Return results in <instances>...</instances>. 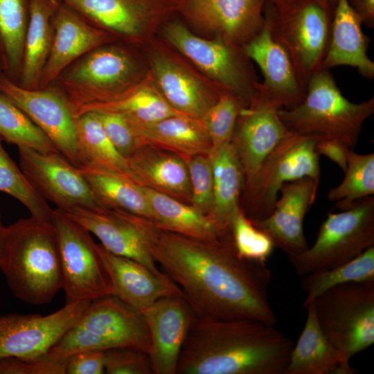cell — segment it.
Listing matches in <instances>:
<instances>
[{"label":"cell","mask_w":374,"mask_h":374,"mask_svg":"<svg viewBox=\"0 0 374 374\" xmlns=\"http://www.w3.org/2000/svg\"><path fill=\"white\" fill-rule=\"evenodd\" d=\"M151 254L195 315L276 324L268 299L271 271L238 255L230 229L212 240L161 230Z\"/></svg>","instance_id":"1"},{"label":"cell","mask_w":374,"mask_h":374,"mask_svg":"<svg viewBox=\"0 0 374 374\" xmlns=\"http://www.w3.org/2000/svg\"><path fill=\"white\" fill-rule=\"evenodd\" d=\"M293 346L273 325L195 315L176 374H284Z\"/></svg>","instance_id":"2"},{"label":"cell","mask_w":374,"mask_h":374,"mask_svg":"<svg viewBox=\"0 0 374 374\" xmlns=\"http://www.w3.org/2000/svg\"><path fill=\"white\" fill-rule=\"evenodd\" d=\"M0 269L15 297L32 305L50 303L62 289L56 229L30 216L6 228Z\"/></svg>","instance_id":"3"},{"label":"cell","mask_w":374,"mask_h":374,"mask_svg":"<svg viewBox=\"0 0 374 374\" xmlns=\"http://www.w3.org/2000/svg\"><path fill=\"white\" fill-rule=\"evenodd\" d=\"M278 113L292 134L315 141L337 140L353 149L364 123L374 113V98L360 103L350 102L329 69L322 67L309 80L302 102Z\"/></svg>","instance_id":"4"},{"label":"cell","mask_w":374,"mask_h":374,"mask_svg":"<svg viewBox=\"0 0 374 374\" xmlns=\"http://www.w3.org/2000/svg\"><path fill=\"white\" fill-rule=\"evenodd\" d=\"M312 303L323 332L350 366V359L374 343V281L336 286Z\"/></svg>","instance_id":"5"},{"label":"cell","mask_w":374,"mask_h":374,"mask_svg":"<svg viewBox=\"0 0 374 374\" xmlns=\"http://www.w3.org/2000/svg\"><path fill=\"white\" fill-rule=\"evenodd\" d=\"M264 16L272 36L289 55L306 89L312 75L322 68L332 15L317 0H297L280 8L268 1Z\"/></svg>","instance_id":"6"},{"label":"cell","mask_w":374,"mask_h":374,"mask_svg":"<svg viewBox=\"0 0 374 374\" xmlns=\"http://www.w3.org/2000/svg\"><path fill=\"white\" fill-rule=\"evenodd\" d=\"M374 246V197L356 202L350 208L330 213L314 243L288 260L297 275L326 270L353 259Z\"/></svg>","instance_id":"7"},{"label":"cell","mask_w":374,"mask_h":374,"mask_svg":"<svg viewBox=\"0 0 374 374\" xmlns=\"http://www.w3.org/2000/svg\"><path fill=\"white\" fill-rule=\"evenodd\" d=\"M163 33L169 43L211 78L222 91L233 95L246 107L256 98L260 82L242 48L220 37H199L178 21L166 24Z\"/></svg>","instance_id":"8"},{"label":"cell","mask_w":374,"mask_h":374,"mask_svg":"<svg viewBox=\"0 0 374 374\" xmlns=\"http://www.w3.org/2000/svg\"><path fill=\"white\" fill-rule=\"evenodd\" d=\"M315 140L291 134L265 159L256 173L245 181L241 207L251 220H260L274 210L279 192L287 182L303 177L320 179L321 169Z\"/></svg>","instance_id":"9"},{"label":"cell","mask_w":374,"mask_h":374,"mask_svg":"<svg viewBox=\"0 0 374 374\" xmlns=\"http://www.w3.org/2000/svg\"><path fill=\"white\" fill-rule=\"evenodd\" d=\"M51 222L58 239L66 303L112 295L111 281L91 233L57 208Z\"/></svg>","instance_id":"10"},{"label":"cell","mask_w":374,"mask_h":374,"mask_svg":"<svg viewBox=\"0 0 374 374\" xmlns=\"http://www.w3.org/2000/svg\"><path fill=\"white\" fill-rule=\"evenodd\" d=\"M65 213L96 235L107 251L134 260L156 274L166 275L151 254L161 231L154 221L118 208H79Z\"/></svg>","instance_id":"11"},{"label":"cell","mask_w":374,"mask_h":374,"mask_svg":"<svg viewBox=\"0 0 374 374\" xmlns=\"http://www.w3.org/2000/svg\"><path fill=\"white\" fill-rule=\"evenodd\" d=\"M0 92L48 136L75 166H83L77 134V116L69 98L53 88L30 89L0 74Z\"/></svg>","instance_id":"12"},{"label":"cell","mask_w":374,"mask_h":374,"mask_svg":"<svg viewBox=\"0 0 374 374\" xmlns=\"http://www.w3.org/2000/svg\"><path fill=\"white\" fill-rule=\"evenodd\" d=\"M17 149L21 170L46 201L65 213L79 208H103L79 168L62 154L27 147Z\"/></svg>","instance_id":"13"},{"label":"cell","mask_w":374,"mask_h":374,"mask_svg":"<svg viewBox=\"0 0 374 374\" xmlns=\"http://www.w3.org/2000/svg\"><path fill=\"white\" fill-rule=\"evenodd\" d=\"M91 301L66 303L47 315H0V358L41 357L80 319Z\"/></svg>","instance_id":"14"},{"label":"cell","mask_w":374,"mask_h":374,"mask_svg":"<svg viewBox=\"0 0 374 374\" xmlns=\"http://www.w3.org/2000/svg\"><path fill=\"white\" fill-rule=\"evenodd\" d=\"M136 71L132 59L121 48L98 46L86 53L62 73L64 83L71 87L73 110L128 89Z\"/></svg>","instance_id":"15"},{"label":"cell","mask_w":374,"mask_h":374,"mask_svg":"<svg viewBox=\"0 0 374 374\" xmlns=\"http://www.w3.org/2000/svg\"><path fill=\"white\" fill-rule=\"evenodd\" d=\"M268 0H179L192 22L226 42L243 46L265 25Z\"/></svg>","instance_id":"16"},{"label":"cell","mask_w":374,"mask_h":374,"mask_svg":"<svg viewBox=\"0 0 374 374\" xmlns=\"http://www.w3.org/2000/svg\"><path fill=\"white\" fill-rule=\"evenodd\" d=\"M149 332L153 374H176L179 355L195 314L183 295L154 302L141 312Z\"/></svg>","instance_id":"17"},{"label":"cell","mask_w":374,"mask_h":374,"mask_svg":"<svg viewBox=\"0 0 374 374\" xmlns=\"http://www.w3.org/2000/svg\"><path fill=\"white\" fill-rule=\"evenodd\" d=\"M242 50L262 74L263 81L258 85L259 95L278 109H290L302 102L306 89L289 55L272 36L266 22Z\"/></svg>","instance_id":"18"},{"label":"cell","mask_w":374,"mask_h":374,"mask_svg":"<svg viewBox=\"0 0 374 374\" xmlns=\"http://www.w3.org/2000/svg\"><path fill=\"white\" fill-rule=\"evenodd\" d=\"M278 107L260 95L239 114L231 143L240 161L245 181L265 159L292 133L280 120Z\"/></svg>","instance_id":"19"},{"label":"cell","mask_w":374,"mask_h":374,"mask_svg":"<svg viewBox=\"0 0 374 374\" xmlns=\"http://www.w3.org/2000/svg\"><path fill=\"white\" fill-rule=\"evenodd\" d=\"M319 180L303 177L285 183L271 214L260 220H251L271 239L275 247L287 256L301 253L308 248L303 220L315 201Z\"/></svg>","instance_id":"20"},{"label":"cell","mask_w":374,"mask_h":374,"mask_svg":"<svg viewBox=\"0 0 374 374\" xmlns=\"http://www.w3.org/2000/svg\"><path fill=\"white\" fill-rule=\"evenodd\" d=\"M84 18L118 34L137 37L178 9L172 0H58Z\"/></svg>","instance_id":"21"},{"label":"cell","mask_w":374,"mask_h":374,"mask_svg":"<svg viewBox=\"0 0 374 374\" xmlns=\"http://www.w3.org/2000/svg\"><path fill=\"white\" fill-rule=\"evenodd\" d=\"M97 249L111 281L112 295L139 312L162 298L183 295L166 275L156 274L134 260L110 253L100 244Z\"/></svg>","instance_id":"22"},{"label":"cell","mask_w":374,"mask_h":374,"mask_svg":"<svg viewBox=\"0 0 374 374\" xmlns=\"http://www.w3.org/2000/svg\"><path fill=\"white\" fill-rule=\"evenodd\" d=\"M52 23L53 38L51 51L42 71L40 85L54 81L75 60L107 40V35L89 25L74 10L58 1Z\"/></svg>","instance_id":"23"},{"label":"cell","mask_w":374,"mask_h":374,"mask_svg":"<svg viewBox=\"0 0 374 374\" xmlns=\"http://www.w3.org/2000/svg\"><path fill=\"white\" fill-rule=\"evenodd\" d=\"M77 325L103 338L112 348L149 353L150 335L142 314L113 295L91 301Z\"/></svg>","instance_id":"24"},{"label":"cell","mask_w":374,"mask_h":374,"mask_svg":"<svg viewBox=\"0 0 374 374\" xmlns=\"http://www.w3.org/2000/svg\"><path fill=\"white\" fill-rule=\"evenodd\" d=\"M127 160L132 177L139 185L191 204L188 167L181 157L143 145Z\"/></svg>","instance_id":"25"},{"label":"cell","mask_w":374,"mask_h":374,"mask_svg":"<svg viewBox=\"0 0 374 374\" xmlns=\"http://www.w3.org/2000/svg\"><path fill=\"white\" fill-rule=\"evenodd\" d=\"M151 66L159 93L174 109L188 117L202 119L223 93L204 86L189 71L162 53L152 56Z\"/></svg>","instance_id":"26"},{"label":"cell","mask_w":374,"mask_h":374,"mask_svg":"<svg viewBox=\"0 0 374 374\" xmlns=\"http://www.w3.org/2000/svg\"><path fill=\"white\" fill-rule=\"evenodd\" d=\"M362 21L348 0H338L331 22L330 37L322 67L350 66L364 78H374V62L367 55L371 39L363 33Z\"/></svg>","instance_id":"27"},{"label":"cell","mask_w":374,"mask_h":374,"mask_svg":"<svg viewBox=\"0 0 374 374\" xmlns=\"http://www.w3.org/2000/svg\"><path fill=\"white\" fill-rule=\"evenodd\" d=\"M302 332L292 349L284 374H354L321 329L312 303L306 308Z\"/></svg>","instance_id":"28"},{"label":"cell","mask_w":374,"mask_h":374,"mask_svg":"<svg viewBox=\"0 0 374 374\" xmlns=\"http://www.w3.org/2000/svg\"><path fill=\"white\" fill-rule=\"evenodd\" d=\"M132 121L143 145L171 152L183 159L208 154L211 151L201 119L176 115L147 123Z\"/></svg>","instance_id":"29"},{"label":"cell","mask_w":374,"mask_h":374,"mask_svg":"<svg viewBox=\"0 0 374 374\" xmlns=\"http://www.w3.org/2000/svg\"><path fill=\"white\" fill-rule=\"evenodd\" d=\"M141 188L152 211L154 222L161 230L203 240L217 239L229 230L192 204Z\"/></svg>","instance_id":"30"},{"label":"cell","mask_w":374,"mask_h":374,"mask_svg":"<svg viewBox=\"0 0 374 374\" xmlns=\"http://www.w3.org/2000/svg\"><path fill=\"white\" fill-rule=\"evenodd\" d=\"M58 0H29L21 86L38 89L42 71L48 57L53 38L52 17Z\"/></svg>","instance_id":"31"},{"label":"cell","mask_w":374,"mask_h":374,"mask_svg":"<svg viewBox=\"0 0 374 374\" xmlns=\"http://www.w3.org/2000/svg\"><path fill=\"white\" fill-rule=\"evenodd\" d=\"M79 169L103 208L125 210L154 221L152 211L141 186L132 178L91 163Z\"/></svg>","instance_id":"32"},{"label":"cell","mask_w":374,"mask_h":374,"mask_svg":"<svg viewBox=\"0 0 374 374\" xmlns=\"http://www.w3.org/2000/svg\"><path fill=\"white\" fill-rule=\"evenodd\" d=\"M88 112L119 113L142 123L183 115L174 109L149 81L129 87L111 97L82 105L75 109L77 117Z\"/></svg>","instance_id":"33"},{"label":"cell","mask_w":374,"mask_h":374,"mask_svg":"<svg viewBox=\"0 0 374 374\" xmlns=\"http://www.w3.org/2000/svg\"><path fill=\"white\" fill-rule=\"evenodd\" d=\"M211 159L214 197L211 217L221 226L229 228V222L240 207L245 184L244 171L236 152L230 142L217 149L211 150Z\"/></svg>","instance_id":"34"},{"label":"cell","mask_w":374,"mask_h":374,"mask_svg":"<svg viewBox=\"0 0 374 374\" xmlns=\"http://www.w3.org/2000/svg\"><path fill=\"white\" fill-rule=\"evenodd\" d=\"M368 281H374V246L344 264L302 276L301 287L306 293L303 307L336 286Z\"/></svg>","instance_id":"35"},{"label":"cell","mask_w":374,"mask_h":374,"mask_svg":"<svg viewBox=\"0 0 374 374\" xmlns=\"http://www.w3.org/2000/svg\"><path fill=\"white\" fill-rule=\"evenodd\" d=\"M77 134L84 164L108 168L132 179L127 159L115 148L93 112H84L77 117Z\"/></svg>","instance_id":"36"},{"label":"cell","mask_w":374,"mask_h":374,"mask_svg":"<svg viewBox=\"0 0 374 374\" xmlns=\"http://www.w3.org/2000/svg\"><path fill=\"white\" fill-rule=\"evenodd\" d=\"M29 17V0H0V48L10 73L21 71Z\"/></svg>","instance_id":"37"},{"label":"cell","mask_w":374,"mask_h":374,"mask_svg":"<svg viewBox=\"0 0 374 374\" xmlns=\"http://www.w3.org/2000/svg\"><path fill=\"white\" fill-rule=\"evenodd\" d=\"M342 181L332 188L328 199L341 211L350 208L358 201L374 194V153L361 154L351 149Z\"/></svg>","instance_id":"38"},{"label":"cell","mask_w":374,"mask_h":374,"mask_svg":"<svg viewBox=\"0 0 374 374\" xmlns=\"http://www.w3.org/2000/svg\"><path fill=\"white\" fill-rule=\"evenodd\" d=\"M0 139L17 148L58 152L48 136L29 117L1 92Z\"/></svg>","instance_id":"39"},{"label":"cell","mask_w":374,"mask_h":374,"mask_svg":"<svg viewBox=\"0 0 374 374\" xmlns=\"http://www.w3.org/2000/svg\"><path fill=\"white\" fill-rule=\"evenodd\" d=\"M1 142L0 139V191L18 200L32 217L51 222L53 209L33 188Z\"/></svg>","instance_id":"40"},{"label":"cell","mask_w":374,"mask_h":374,"mask_svg":"<svg viewBox=\"0 0 374 374\" xmlns=\"http://www.w3.org/2000/svg\"><path fill=\"white\" fill-rule=\"evenodd\" d=\"M229 229L238 255L247 260L265 264L274 244L271 239L256 227L240 206L229 222Z\"/></svg>","instance_id":"41"},{"label":"cell","mask_w":374,"mask_h":374,"mask_svg":"<svg viewBox=\"0 0 374 374\" xmlns=\"http://www.w3.org/2000/svg\"><path fill=\"white\" fill-rule=\"evenodd\" d=\"M245 105L233 95L223 92L201 119L208 135L211 150L231 141L240 110Z\"/></svg>","instance_id":"42"},{"label":"cell","mask_w":374,"mask_h":374,"mask_svg":"<svg viewBox=\"0 0 374 374\" xmlns=\"http://www.w3.org/2000/svg\"><path fill=\"white\" fill-rule=\"evenodd\" d=\"M188 167L192 193L191 204L211 216L214 197L213 176L208 154L184 159Z\"/></svg>","instance_id":"43"},{"label":"cell","mask_w":374,"mask_h":374,"mask_svg":"<svg viewBox=\"0 0 374 374\" xmlns=\"http://www.w3.org/2000/svg\"><path fill=\"white\" fill-rule=\"evenodd\" d=\"M91 112L98 119L115 148L125 158L129 157L143 145L134 123L130 118L116 112Z\"/></svg>","instance_id":"44"},{"label":"cell","mask_w":374,"mask_h":374,"mask_svg":"<svg viewBox=\"0 0 374 374\" xmlns=\"http://www.w3.org/2000/svg\"><path fill=\"white\" fill-rule=\"evenodd\" d=\"M109 348L112 346L105 339L76 323L46 355L53 359L66 360L69 357L79 352Z\"/></svg>","instance_id":"45"},{"label":"cell","mask_w":374,"mask_h":374,"mask_svg":"<svg viewBox=\"0 0 374 374\" xmlns=\"http://www.w3.org/2000/svg\"><path fill=\"white\" fill-rule=\"evenodd\" d=\"M105 373L153 374L148 353L127 347H116L105 350Z\"/></svg>","instance_id":"46"},{"label":"cell","mask_w":374,"mask_h":374,"mask_svg":"<svg viewBox=\"0 0 374 374\" xmlns=\"http://www.w3.org/2000/svg\"><path fill=\"white\" fill-rule=\"evenodd\" d=\"M66 360H55L46 355L33 359L14 357L0 358V374H66Z\"/></svg>","instance_id":"47"},{"label":"cell","mask_w":374,"mask_h":374,"mask_svg":"<svg viewBox=\"0 0 374 374\" xmlns=\"http://www.w3.org/2000/svg\"><path fill=\"white\" fill-rule=\"evenodd\" d=\"M105 350H90L75 353L66 359V374L105 373Z\"/></svg>","instance_id":"48"},{"label":"cell","mask_w":374,"mask_h":374,"mask_svg":"<svg viewBox=\"0 0 374 374\" xmlns=\"http://www.w3.org/2000/svg\"><path fill=\"white\" fill-rule=\"evenodd\" d=\"M314 148L319 155L326 157L345 172L348 154L352 149L348 145L337 140L323 139L315 141Z\"/></svg>","instance_id":"49"},{"label":"cell","mask_w":374,"mask_h":374,"mask_svg":"<svg viewBox=\"0 0 374 374\" xmlns=\"http://www.w3.org/2000/svg\"><path fill=\"white\" fill-rule=\"evenodd\" d=\"M348 2L360 19L362 24L373 29L374 0H348Z\"/></svg>","instance_id":"50"},{"label":"cell","mask_w":374,"mask_h":374,"mask_svg":"<svg viewBox=\"0 0 374 374\" xmlns=\"http://www.w3.org/2000/svg\"><path fill=\"white\" fill-rule=\"evenodd\" d=\"M329 13L333 15L338 0H317Z\"/></svg>","instance_id":"51"},{"label":"cell","mask_w":374,"mask_h":374,"mask_svg":"<svg viewBox=\"0 0 374 374\" xmlns=\"http://www.w3.org/2000/svg\"><path fill=\"white\" fill-rule=\"evenodd\" d=\"M6 228V226L3 224L1 215L0 214V260L3 249Z\"/></svg>","instance_id":"52"},{"label":"cell","mask_w":374,"mask_h":374,"mask_svg":"<svg viewBox=\"0 0 374 374\" xmlns=\"http://www.w3.org/2000/svg\"><path fill=\"white\" fill-rule=\"evenodd\" d=\"M271 3H272L276 8H283L297 0H268Z\"/></svg>","instance_id":"53"},{"label":"cell","mask_w":374,"mask_h":374,"mask_svg":"<svg viewBox=\"0 0 374 374\" xmlns=\"http://www.w3.org/2000/svg\"><path fill=\"white\" fill-rule=\"evenodd\" d=\"M172 1L177 2V3H179V0H172Z\"/></svg>","instance_id":"54"}]
</instances>
